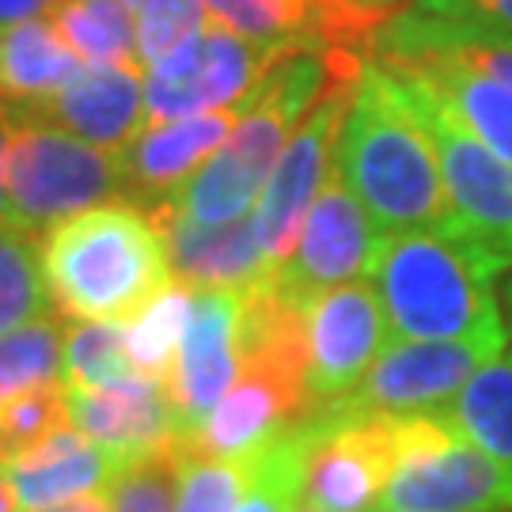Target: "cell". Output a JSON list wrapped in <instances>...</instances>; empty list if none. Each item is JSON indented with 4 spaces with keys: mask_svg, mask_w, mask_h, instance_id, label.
<instances>
[{
    "mask_svg": "<svg viewBox=\"0 0 512 512\" xmlns=\"http://www.w3.org/2000/svg\"><path fill=\"white\" fill-rule=\"evenodd\" d=\"M334 160L372 224L395 232L463 236L444 190L437 145L403 76L368 57Z\"/></svg>",
    "mask_w": 512,
    "mask_h": 512,
    "instance_id": "obj_1",
    "label": "cell"
},
{
    "mask_svg": "<svg viewBox=\"0 0 512 512\" xmlns=\"http://www.w3.org/2000/svg\"><path fill=\"white\" fill-rule=\"evenodd\" d=\"M512 262L478 239L448 232H395L372 266L391 342H512L497 281Z\"/></svg>",
    "mask_w": 512,
    "mask_h": 512,
    "instance_id": "obj_2",
    "label": "cell"
},
{
    "mask_svg": "<svg viewBox=\"0 0 512 512\" xmlns=\"http://www.w3.org/2000/svg\"><path fill=\"white\" fill-rule=\"evenodd\" d=\"M42 274L61 319L129 323L171 285V262L152 213L118 198L57 224Z\"/></svg>",
    "mask_w": 512,
    "mask_h": 512,
    "instance_id": "obj_3",
    "label": "cell"
},
{
    "mask_svg": "<svg viewBox=\"0 0 512 512\" xmlns=\"http://www.w3.org/2000/svg\"><path fill=\"white\" fill-rule=\"evenodd\" d=\"M122 198V164L114 152L88 145L54 118L12 114L4 148V209L8 228L50 236L57 224Z\"/></svg>",
    "mask_w": 512,
    "mask_h": 512,
    "instance_id": "obj_4",
    "label": "cell"
},
{
    "mask_svg": "<svg viewBox=\"0 0 512 512\" xmlns=\"http://www.w3.org/2000/svg\"><path fill=\"white\" fill-rule=\"evenodd\" d=\"M380 512H512V471L463 437L448 410L395 418Z\"/></svg>",
    "mask_w": 512,
    "mask_h": 512,
    "instance_id": "obj_5",
    "label": "cell"
},
{
    "mask_svg": "<svg viewBox=\"0 0 512 512\" xmlns=\"http://www.w3.org/2000/svg\"><path fill=\"white\" fill-rule=\"evenodd\" d=\"M368 57H349L346 65L338 69V76L330 80V88L323 92V99L308 110V118L293 129L289 145L277 160L270 183L262 190L255 209V236L258 251L266 262V277L277 274L289 255L296 251L300 228L308 220L311 202L319 198L323 179H327L334 152H338V137L346 126L349 103L357 92V80L365 73Z\"/></svg>",
    "mask_w": 512,
    "mask_h": 512,
    "instance_id": "obj_6",
    "label": "cell"
},
{
    "mask_svg": "<svg viewBox=\"0 0 512 512\" xmlns=\"http://www.w3.org/2000/svg\"><path fill=\"white\" fill-rule=\"evenodd\" d=\"M293 54V50H289ZM285 54L258 50L239 35L209 19V27L183 42L179 50L148 65L145 122H175L205 110L243 107L258 80Z\"/></svg>",
    "mask_w": 512,
    "mask_h": 512,
    "instance_id": "obj_7",
    "label": "cell"
},
{
    "mask_svg": "<svg viewBox=\"0 0 512 512\" xmlns=\"http://www.w3.org/2000/svg\"><path fill=\"white\" fill-rule=\"evenodd\" d=\"M380 247H384V232L372 224L365 205L357 202V194L349 190L346 175L334 160L300 228L296 251L277 274L262 281L296 304H311L315 296L330 293L338 285L368 281Z\"/></svg>",
    "mask_w": 512,
    "mask_h": 512,
    "instance_id": "obj_8",
    "label": "cell"
},
{
    "mask_svg": "<svg viewBox=\"0 0 512 512\" xmlns=\"http://www.w3.org/2000/svg\"><path fill=\"white\" fill-rule=\"evenodd\" d=\"M387 319L372 281H349L315 296L304 319V399L308 414L338 406L387 349Z\"/></svg>",
    "mask_w": 512,
    "mask_h": 512,
    "instance_id": "obj_9",
    "label": "cell"
},
{
    "mask_svg": "<svg viewBox=\"0 0 512 512\" xmlns=\"http://www.w3.org/2000/svg\"><path fill=\"white\" fill-rule=\"evenodd\" d=\"M395 471V418L323 410L311 414L304 505L323 512H380Z\"/></svg>",
    "mask_w": 512,
    "mask_h": 512,
    "instance_id": "obj_10",
    "label": "cell"
},
{
    "mask_svg": "<svg viewBox=\"0 0 512 512\" xmlns=\"http://www.w3.org/2000/svg\"><path fill=\"white\" fill-rule=\"evenodd\" d=\"M497 353L501 349L486 342H387L365 380L330 410L376 418L437 414Z\"/></svg>",
    "mask_w": 512,
    "mask_h": 512,
    "instance_id": "obj_11",
    "label": "cell"
},
{
    "mask_svg": "<svg viewBox=\"0 0 512 512\" xmlns=\"http://www.w3.org/2000/svg\"><path fill=\"white\" fill-rule=\"evenodd\" d=\"M406 88L414 92L425 126L433 133L440 175H444V190H448L459 232L512 262V164L475 141L440 107L437 95H429L414 80H406Z\"/></svg>",
    "mask_w": 512,
    "mask_h": 512,
    "instance_id": "obj_12",
    "label": "cell"
},
{
    "mask_svg": "<svg viewBox=\"0 0 512 512\" xmlns=\"http://www.w3.org/2000/svg\"><path fill=\"white\" fill-rule=\"evenodd\" d=\"M239 296L243 293H194L175 365L167 376V399L175 410L179 437H190L236 387L243 372L239 357ZM175 437V440H179Z\"/></svg>",
    "mask_w": 512,
    "mask_h": 512,
    "instance_id": "obj_13",
    "label": "cell"
},
{
    "mask_svg": "<svg viewBox=\"0 0 512 512\" xmlns=\"http://www.w3.org/2000/svg\"><path fill=\"white\" fill-rule=\"evenodd\" d=\"M239 107L205 110L175 122H145L122 152V198L141 209L171 202L236 126Z\"/></svg>",
    "mask_w": 512,
    "mask_h": 512,
    "instance_id": "obj_14",
    "label": "cell"
},
{
    "mask_svg": "<svg viewBox=\"0 0 512 512\" xmlns=\"http://www.w3.org/2000/svg\"><path fill=\"white\" fill-rule=\"evenodd\" d=\"M148 213L164 236L171 277L190 285L194 293H220V289L247 293L266 277L251 217H236L228 224H198L179 217L171 205H156Z\"/></svg>",
    "mask_w": 512,
    "mask_h": 512,
    "instance_id": "obj_15",
    "label": "cell"
},
{
    "mask_svg": "<svg viewBox=\"0 0 512 512\" xmlns=\"http://www.w3.org/2000/svg\"><path fill=\"white\" fill-rule=\"evenodd\" d=\"M69 421L84 437L107 448L122 463L175 444L179 425L167 399V387L148 376H133L110 387H65Z\"/></svg>",
    "mask_w": 512,
    "mask_h": 512,
    "instance_id": "obj_16",
    "label": "cell"
},
{
    "mask_svg": "<svg viewBox=\"0 0 512 512\" xmlns=\"http://www.w3.org/2000/svg\"><path fill=\"white\" fill-rule=\"evenodd\" d=\"M118 471L122 459L92 444L73 425L42 437L16 456H0V475L12 486L19 512L54 509L76 497L107 494Z\"/></svg>",
    "mask_w": 512,
    "mask_h": 512,
    "instance_id": "obj_17",
    "label": "cell"
},
{
    "mask_svg": "<svg viewBox=\"0 0 512 512\" xmlns=\"http://www.w3.org/2000/svg\"><path fill=\"white\" fill-rule=\"evenodd\" d=\"M311 418L304 387L266 368H243L236 387L217 403L205 425L186 440L205 456L217 459H247L266 440H274L285 425Z\"/></svg>",
    "mask_w": 512,
    "mask_h": 512,
    "instance_id": "obj_18",
    "label": "cell"
},
{
    "mask_svg": "<svg viewBox=\"0 0 512 512\" xmlns=\"http://www.w3.org/2000/svg\"><path fill=\"white\" fill-rule=\"evenodd\" d=\"M61 129L103 152H122L145 126V76L141 65H76L50 107L38 110Z\"/></svg>",
    "mask_w": 512,
    "mask_h": 512,
    "instance_id": "obj_19",
    "label": "cell"
},
{
    "mask_svg": "<svg viewBox=\"0 0 512 512\" xmlns=\"http://www.w3.org/2000/svg\"><path fill=\"white\" fill-rule=\"evenodd\" d=\"M380 65L421 84L429 95H437L440 107L475 141H482L490 152L512 164V88L444 54H410L380 61Z\"/></svg>",
    "mask_w": 512,
    "mask_h": 512,
    "instance_id": "obj_20",
    "label": "cell"
},
{
    "mask_svg": "<svg viewBox=\"0 0 512 512\" xmlns=\"http://www.w3.org/2000/svg\"><path fill=\"white\" fill-rule=\"evenodd\" d=\"M76 65L80 61L57 35L54 19H23L0 31V103L12 114L46 110Z\"/></svg>",
    "mask_w": 512,
    "mask_h": 512,
    "instance_id": "obj_21",
    "label": "cell"
},
{
    "mask_svg": "<svg viewBox=\"0 0 512 512\" xmlns=\"http://www.w3.org/2000/svg\"><path fill=\"white\" fill-rule=\"evenodd\" d=\"M448 418L471 444L512 471V342L467 380L448 403Z\"/></svg>",
    "mask_w": 512,
    "mask_h": 512,
    "instance_id": "obj_22",
    "label": "cell"
},
{
    "mask_svg": "<svg viewBox=\"0 0 512 512\" xmlns=\"http://www.w3.org/2000/svg\"><path fill=\"white\" fill-rule=\"evenodd\" d=\"M50 19L80 65H141L137 27L122 0H61Z\"/></svg>",
    "mask_w": 512,
    "mask_h": 512,
    "instance_id": "obj_23",
    "label": "cell"
},
{
    "mask_svg": "<svg viewBox=\"0 0 512 512\" xmlns=\"http://www.w3.org/2000/svg\"><path fill=\"white\" fill-rule=\"evenodd\" d=\"M205 16L258 50L289 54L315 42V0H202Z\"/></svg>",
    "mask_w": 512,
    "mask_h": 512,
    "instance_id": "obj_24",
    "label": "cell"
},
{
    "mask_svg": "<svg viewBox=\"0 0 512 512\" xmlns=\"http://www.w3.org/2000/svg\"><path fill=\"white\" fill-rule=\"evenodd\" d=\"M190 300H194V289L171 277V285H167L164 293L156 296L137 319L126 323L129 361L137 368V376L167 384L171 365H175V353H179V342H183Z\"/></svg>",
    "mask_w": 512,
    "mask_h": 512,
    "instance_id": "obj_25",
    "label": "cell"
},
{
    "mask_svg": "<svg viewBox=\"0 0 512 512\" xmlns=\"http://www.w3.org/2000/svg\"><path fill=\"white\" fill-rule=\"evenodd\" d=\"M61 353H65L61 315H42L35 323L0 334V406L31 387L61 380Z\"/></svg>",
    "mask_w": 512,
    "mask_h": 512,
    "instance_id": "obj_26",
    "label": "cell"
},
{
    "mask_svg": "<svg viewBox=\"0 0 512 512\" xmlns=\"http://www.w3.org/2000/svg\"><path fill=\"white\" fill-rule=\"evenodd\" d=\"M50 315V289L35 236L0 228V334Z\"/></svg>",
    "mask_w": 512,
    "mask_h": 512,
    "instance_id": "obj_27",
    "label": "cell"
},
{
    "mask_svg": "<svg viewBox=\"0 0 512 512\" xmlns=\"http://www.w3.org/2000/svg\"><path fill=\"white\" fill-rule=\"evenodd\" d=\"M137 368L129 361L126 323H73L65 327L61 353V384L65 387H110L133 380Z\"/></svg>",
    "mask_w": 512,
    "mask_h": 512,
    "instance_id": "obj_28",
    "label": "cell"
},
{
    "mask_svg": "<svg viewBox=\"0 0 512 512\" xmlns=\"http://www.w3.org/2000/svg\"><path fill=\"white\" fill-rule=\"evenodd\" d=\"M175 512H236L247 490V459H217L175 440Z\"/></svg>",
    "mask_w": 512,
    "mask_h": 512,
    "instance_id": "obj_29",
    "label": "cell"
},
{
    "mask_svg": "<svg viewBox=\"0 0 512 512\" xmlns=\"http://www.w3.org/2000/svg\"><path fill=\"white\" fill-rule=\"evenodd\" d=\"M73 425L69 421V399H65V384L50 380L42 387H31L16 395L12 403L0 406V456H16L23 448L38 444L57 429Z\"/></svg>",
    "mask_w": 512,
    "mask_h": 512,
    "instance_id": "obj_30",
    "label": "cell"
},
{
    "mask_svg": "<svg viewBox=\"0 0 512 512\" xmlns=\"http://www.w3.org/2000/svg\"><path fill=\"white\" fill-rule=\"evenodd\" d=\"M175 444L122 463L110 482V512H175Z\"/></svg>",
    "mask_w": 512,
    "mask_h": 512,
    "instance_id": "obj_31",
    "label": "cell"
},
{
    "mask_svg": "<svg viewBox=\"0 0 512 512\" xmlns=\"http://www.w3.org/2000/svg\"><path fill=\"white\" fill-rule=\"evenodd\" d=\"M133 27H137L141 65H156L160 57L205 31L209 16H205L202 0H145L133 16Z\"/></svg>",
    "mask_w": 512,
    "mask_h": 512,
    "instance_id": "obj_32",
    "label": "cell"
},
{
    "mask_svg": "<svg viewBox=\"0 0 512 512\" xmlns=\"http://www.w3.org/2000/svg\"><path fill=\"white\" fill-rule=\"evenodd\" d=\"M410 8L429 19L467 27V31L512 38V0H414Z\"/></svg>",
    "mask_w": 512,
    "mask_h": 512,
    "instance_id": "obj_33",
    "label": "cell"
},
{
    "mask_svg": "<svg viewBox=\"0 0 512 512\" xmlns=\"http://www.w3.org/2000/svg\"><path fill=\"white\" fill-rule=\"evenodd\" d=\"M61 0H0V31L16 27L23 19H38L50 16Z\"/></svg>",
    "mask_w": 512,
    "mask_h": 512,
    "instance_id": "obj_34",
    "label": "cell"
},
{
    "mask_svg": "<svg viewBox=\"0 0 512 512\" xmlns=\"http://www.w3.org/2000/svg\"><path fill=\"white\" fill-rule=\"evenodd\" d=\"M357 12H365L368 19H376L380 27H384L387 19L395 16V12H403L406 4H414V0H349Z\"/></svg>",
    "mask_w": 512,
    "mask_h": 512,
    "instance_id": "obj_35",
    "label": "cell"
},
{
    "mask_svg": "<svg viewBox=\"0 0 512 512\" xmlns=\"http://www.w3.org/2000/svg\"><path fill=\"white\" fill-rule=\"evenodd\" d=\"M38 512H110V497L107 494H88V497H76V501H65V505L38 509Z\"/></svg>",
    "mask_w": 512,
    "mask_h": 512,
    "instance_id": "obj_36",
    "label": "cell"
},
{
    "mask_svg": "<svg viewBox=\"0 0 512 512\" xmlns=\"http://www.w3.org/2000/svg\"><path fill=\"white\" fill-rule=\"evenodd\" d=\"M8 133H12V110L0 103V228L8 220V209H4V148H8Z\"/></svg>",
    "mask_w": 512,
    "mask_h": 512,
    "instance_id": "obj_37",
    "label": "cell"
},
{
    "mask_svg": "<svg viewBox=\"0 0 512 512\" xmlns=\"http://www.w3.org/2000/svg\"><path fill=\"white\" fill-rule=\"evenodd\" d=\"M501 311H505V323H509V334H512V270L501 281Z\"/></svg>",
    "mask_w": 512,
    "mask_h": 512,
    "instance_id": "obj_38",
    "label": "cell"
},
{
    "mask_svg": "<svg viewBox=\"0 0 512 512\" xmlns=\"http://www.w3.org/2000/svg\"><path fill=\"white\" fill-rule=\"evenodd\" d=\"M0 512H19V501L12 494V486L4 482V475H0Z\"/></svg>",
    "mask_w": 512,
    "mask_h": 512,
    "instance_id": "obj_39",
    "label": "cell"
},
{
    "mask_svg": "<svg viewBox=\"0 0 512 512\" xmlns=\"http://www.w3.org/2000/svg\"><path fill=\"white\" fill-rule=\"evenodd\" d=\"M122 4H126V8H133V12H137V8L145 4V0H122Z\"/></svg>",
    "mask_w": 512,
    "mask_h": 512,
    "instance_id": "obj_40",
    "label": "cell"
},
{
    "mask_svg": "<svg viewBox=\"0 0 512 512\" xmlns=\"http://www.w3.org/2000/svg\"><path fill=\"white\" fill-rule=\"evenodd\" d=\"M300 512H323V509H311V505H304V509H300Z\"/></svg>",
    "mask_w": 512,
    "mask_h": 512,
    "instance_id": "obj_41",
    "label": "cell"
}]
</instances>
